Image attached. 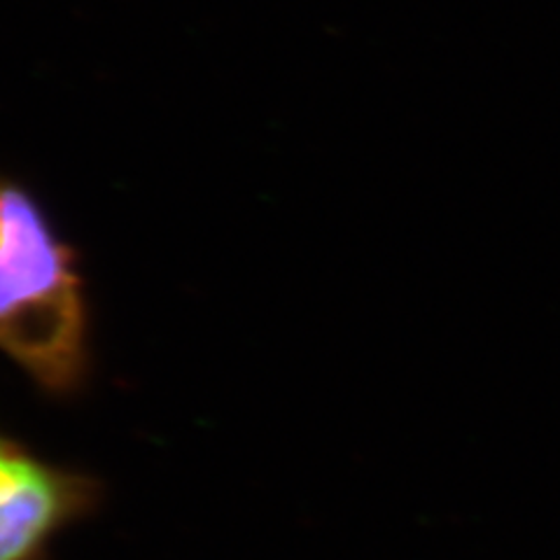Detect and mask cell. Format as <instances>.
Masks as SVG:
<instances>
[{
    "instance_id": "6da1fadb",
    "label": "cell",
    "mask_w": 560,
    "mask_h": 560,
    "mask_svg": "<svg viewBox=\"0 0 560 560\" xmlns=\"http://www.w3.org/2000/svg\"><path fill=\"white\" fill-rule=\"evenodd\" d=\"M0 350L51 395L90 366L82 278L31 191L0 175Z\"/></svg>"
},
{
    "instance_id": "7a4b0ae2",
    "label": "cell",
    "mask_w": 560,
    "mask_h": 560,
    "mask_svg": "<svg viewBox=\"0 0 560 560\" xmlns=\"http://www.w3.org/2000/svg\"><path fill=\"white\" fill-rule=\"evenodd\" d=\"M98 502L94 477L43 460L0 434V560H51L57 541Z\"/></svg>"
}]
</instances>
